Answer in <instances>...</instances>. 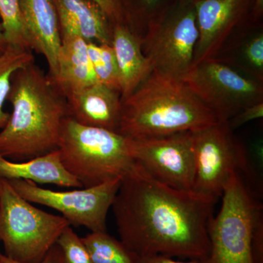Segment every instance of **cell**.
Segmentation results:
<instances>
[{
    "label": "cell",
    "mask_w": 263,
    "mask_h": 263,
    "mask_svg": "<svg viewBox=\"0 0 263 263\" xmlns=\"http://www.w3.org/2000/svg\"><path fill=\"white\" fill-rule=\"evenodd\" d=\"M103 10L109 21L114 25L124 24V5L122 0H94Z\"/></svg>",
    "instance_id": "25"
},
{
    "label": "cell",
    "mask_w": 263,
    "mask_h": 263,
    "mask_svg": "<svg viewBox=\"0 0 263 263\" xmlns=\"http://www.w3.org/2000/svg\"><path fill=\"white\" fill-rule=\"evenodd\" d=\"M65 263H93L86 246L70 226L62 231L57 241Z\"/></svg>",
    "instance_id": "23"
},
{
    "label": "cell",
    "mask_w": 263,
    "mask_h": 263,
    "mask_svg": "<svg viewBox=\"0 0 263 263\" xmlns=\"http://www.w3.org/2000/svg\"><path fill=\"white\" fill-rule=\"evenodd\" d=\"M112 46L115 52L120 79L122 100L133 94L152 72L145 57L142 41L124 24L114 25Z\"/></svg>",
    "instance_id": "17"
},
{
    "label": "cell",
    "mask_w": 263,
    "mask_h": 263,
    "mask_svg": "<svg viewBox=\"0 0 263 263\" xmlns=\"http://www.w3.org/2000/svg\"><path fill=\"white\" fill-rule=\"evenodd\" d=\"M221 197L219 214L208 224L210 250L200 263H254L251 238L262 205L240 174L232 176Z\"/></svg>",
    "instance_id": "6"
},
{
    "label": "cell",
    "mask_w": 263,
    "mask_h": 263,
    "mask_svg": "<svg viewBox=\"0 0 263 263\" xmlns=\"http://www.w3.org/2000/svg\"><path fill=\"white\" fill-rule=\"evenodd\" d=\"M216 202L164 184L137 163L122 178L111 209L121 241L139 257L202 260L210 250L208 224Z\"/></svg>",
    "instance_id": "1"
},
{
    "label": "cell",
    "mask_w": 263,
    "mask_h": 263,
    "mask_svg": "<svg viewBox=\"0 0 263 263\" xmlns=\"http://www.w3.org/2000/svg\"><path fill=\"white\" fill-rule=\"evenodd\" d=\"M250 0H197L194 2L198 40L193 65L213 58L232 29L245 14Z\"/></svg>",
    "instance_id": "12"
},
{
    "label": "cell",
    "mask_w": 263,
    "mask_h": 263,
    "mask_svg": "<svg viewBox=\"0 0 263 263\" xmlns=\"http://www.w3.org/2000/svg\"><path fill=\"white\" fill-rule=\"evenodd\" d=\"M191 133L196 163L192 191L218 200L233 175L250 174L247 151L228 122L218 121Z\"/></svg>",
    "instance_id": "7"
},
{
    "label": "cell",
    "mask_w": 263,
    "mask_h": 263,
    "mask_svg": "<svg viewBox=\"0 0 263 263\" xmlns=\"http://www.w3.org/2000/svg\"><path fill=\"white\" fill-rule=\"evenodd\" d=\"M0 178L82 188L80 182L64 167L58 150L22 162L7 160L0 156Z\"/></svg>",
    "instance_id": "18"
},
{
    "label": "cell",
    "mask_w": 263,
    "mask_h": 263,
    "mask_svg": "<svg viewBox=\"0 0 263 263\" xmlns=\"http://www.w3.org/2000/svg\"><path fill=\"white\" fill-rule=\"evenodd\" d=\"M195 1H197V0H195V1H194V2H195Z\"/></svg>",
    "instance_id": "33"
},
{
    "label": "cell",
    "mask_w": 263,
    "mask_h": 263,
    "mask_svg": "<svg viewBox=\"0 0 263 263\" xmlns=\"http://www.w3.org/2000/svg\"><path fill=\"white\" fill-rule=\"evenodd\" d=\"M0 18L8 44L29 49L21 21L19 0H0Z\"/></svg>",
    "instance_id": "22"
},
{
    "label": "cell",
    "mask_w": 263,
    "mask_h": 263,
    "mask_svg": "<svg viewBox=\"0 0 263 263\" xmlns=\"http://www.w3.org/2000/svg\"><path fill=\"white\" fill-rule=\"evenodd\" d=\"M65 98L69 117L79 124L118 133L122 115V97L117 90L97 82Z\"/></svg>",
    "instance_id": "14"
},
{
    "label": "cell",
    "mask_w": 263,
    "mask_h": 263,
    "mask_svg": "<svg viewBox=\"0 0 263 263\" xmlns=\"http://www.w3.org/2000/svg\"><path fill=\"white\" fill-rule=\"evenodd\" d=\"M0 263H23L13 260L0 252ZM37 263H65L60 247L56 243L48 251L42 261Z\"/></svg>",
    "instance_id": "28"
},
{
    "label": "cell",
    "mask_w": 263,
    "mask_h": 263,
    "mask_svg": "<svg viewBox=\"0 0 263 263\" xmlns=\"http://www.w3.org/2000/svg\"><path fill=\"white\" fill-rule=\"evenodd\" d=\"M263 10V0H255V5H254V12L256 15H260L262 14Z\"/></svg>",
    "instance_id": "31"
},
{
    "label": "cell",
    "mask_w": 263,
    "mask_h": 263,
    "mask_svg": "<svg viewBox=\"0 0 263 263\" xmlns=\"http://www.w3.org/2000/svg\"><path fill=\"white\" fill-rule=\"evenodd\" d=\"M262 117L263 102L247 107L228 121V124L233 130L246 123L254 120V119H260Z\"/></svg>",
    "instance_id": "27"
},
{
    "label": "cell",
    "mask_w": 263,
    "mask_h": 263,
    "mask_svg": "<svg viewBox=\"0 0 263 263\" xmlns=\"http://www.w3.org/2000/svg\"><path fill=\"white\" fill-rule=\"evenodd\" d=\"M181 81L219 122H228L247 107L263 102L259 83L213 58L192 65Z\"/></svg>",
    "instance_id": "8"
},
{
    "label": "cell",
    "mask_w": 263,
    "mask_h": 263,
    "mask_svg": "<svg viewBox=\"0 0 263 263\" xmlns=\"http://www.w3.org/2000/svg\"><path fill=\"white\" fill-rule=\"evenodd\" d=\"M251 251L254 263H263V211L259 210L254 221L252 238Z\"/></svg>",
    "instance_id": "24"
},
{
    "label": "cell",
    "mask_w": 263,
    "mask_h": 263,
    "mask_svg": "<svg viewBox=\"0 0 263 263\" xmlns=\"http://www.w3.org/2000/svg\"><path fill=\"white\" fill-rule=\"evenodd\" d=\"M56 77L51 79L65 96L80 91L97 81L88 53V42L82 37L61 32Z\"/></svg>",
    "instance_id": "16"
},
{
    "label": "cell",
    "mask_w": 263,
    "mask_h": 263,
    "mask_svg": "<svg viewBox=\"0 0 263 263\" xmlns=\"http://www.w3.org/2000/svg\"><path fill=\"white\" fill-rule=\"evenodd\" d=\"M60 32L70 33L86 42L112 45L113 24L94 0H51Z\"/></svg>",
    "instance_id": "15"
},
{
    "label": "cell",
    "mask_w": 263,
    "mask_h": 263,
    "mask_svg": "<svg viewBox=\"0 0 263 263\" xmlns=\"http://www.w3.org/2000/svg\"><path fill=\"white\" fill-rule=\"evenodd\" d=\"M21 21L29 49L47 62L50 79L57 76L61 32L51 0H19Z\"/></svg>",
    "instance_id": "13"
},
{
    "label": "cell",
    "mask_w": 263,
    "mask_h": 263,
    "mask_svg": "<svg viewBox=\"0 0 263 263\" xmlns=\"http://www.w3.org/2000/svg\"><path fill=\"white\" fill-rule=\"evenodd\" d=\"M8 46V43H7L6 39H5L3 25H2L1 22H0V54L6 50Z\"/></svg>",
    "instance_id": "30"
},
{
    "label": "cell",
    "mask_w": 263,
    "mask_h": 263,
    "mask_svg": "<svg viewBox=\"0 0 263 263\" xmlns=\"http://www.w3.org/2000/svg\"><path fill=\"white\" fill-rule=\"evenodd\" d=\"M8 101L12 113L0 132V156L14 162L31 160L58 148L67 100L34 62L13 74Z\"/></svg>",
    "instance_id": "2"
},
{
    "label": "cell",
    "mask_w": 263,
    "mask_h": 263,
    "mask_svg": "<svg viewBox=\"0 0 263 263\" xmlns=\"http://www.w3.org/2000/svg\"><path fill=\"white\" fill-rule=\"evenodd\" d=\"M57 150L64 167L82 188L122 179L137 165L127 137L83 125L70 117L62 122Z\"/></svg>",
    "instance_id": "4"
},
{
    "label": "cell",
    "mask_w": 263,
    "mask_h": 263,
    "mask_svg": "<svg viewBox=\"0 0 263 263\" xmlns=\"http://www.w3.org/2000/svg\"><path fill=\"white\" fill-rule=\"evenodd\" d=\"M218 122L214 114L179 79L151 72L122 100L118 133L131 139L193 131Z\"/></svg>",
    "instance_id": "3"
},
{
    "label": "cell",
    "mask_w": 263,
    "mask_h": 263,
    "mask_svg": "<svg viewBox=\"0 0 263 263\" xmlns=\"http://www.w3.org/2000/svg\"><path fill=\"white\" fill-rule=\"evenodd\" d=\"M32 62L34 55L28 48L8 45L0 54V129L5 127L10 117L4 105L9 95L12 77L19 69Z\"/></svg>",
    "instance_id": "20"
},
{
    "label": "cell",
    "mask_w": 263,
    "mask_h": 263,
    "mask_svg": "<svg viewBox=\"0 0 263 263\" xmlns=\"http://www.w3.org/2000/svg\"><path fill=\"white\" fill-rule=\"evenodd\" d=\"M70 226L62 216L43 212L0 178V241L5 255L23 263H37Z\"/></svg>",
    "instance_id": "5"
},
{
    "label": "cell",
    "mask_w": 263,
    "mask_h": 263,
    "mask_svg": "<svg viewBox=\"0 0 263 263\" xmlns=\"http://www.w3.org/2000/svg\"><path fill=\"white\" fill-rule=\"evenodd\" d=\"M198 35L194 5L153 26L142 41L152 72L181 80L193 65Z\"/></svg>",
    "instance_id": "11"
},
{
    "label": "cell",
    "mask_w": 263,
    "mask_h": 263,
    "mask_svg": "<svg viewBox=\"0 0 263 263\" xmlns=\"http://www.w3.org/2000/svg\"><path fill=\"white\" fill-rule=\"evenodd\" d=\"M93 263H138L139 256L105 232H91L81 238Z\"/></svg>",
    "instance_id": "19"
},
{
    "label": "cell",
    "mask_w": 263,
    "mask_h": 263,
    "mask_svg": "<svg viewBox=\"0 0 263 263\" xmlns=\"http://www.w3.org/2000/svg\"><path fill=\"white\" fill-rule=\"evenodd\" d=\"M246 58L255 68L262 71L263 69V35L259 34L249 41L246 46Z\"/></svg>",
    "instance_id": "26"
},
{
    "label": "cell",
    "mask_w": 263,
    "mask_h": 263,
    "mask_svg": "<svg viewBox=\"0 0 263 263\" xmlns=\"http://www.w3.org/2000/svg\"><path fill=\"white\" fill-rule=\"evenodd\" d=\"M88 53L97 81L120 92V79L112 45L88 43Z\"/></svg>",
    "instance_id": "21"
},
{
    "label": "cell",
    "mask_w": 263,
    "mask_h": 263,
    "mask_svg": "<svg viewBox=\"0 0 263 263\" xmlns=\"http://www.w3.org/2000/svg\"><path fill=\"white\" fill-rule=\"evenodd\" d=\"M144 3H146L148 5H155V3H157V2L160 1V0H143Z\"/></svg>",
    "instance_id": "32"
},
{
    "label": "cell",
    "mask_w": 263,
    "mask_h": 263,
    "mask_svg": "<svg viewBox=\"0 0 263 263\" xmlns=\"http://www.w3.org/2000/svg\"><path fill=\"white\" fill-rule=\"evenodd\" d=\"M8 181L27 201L61 213L70 226L85 227L91 232H105L107 215L122 179L110 180L92 187L66 192L41 187L37 183L27 180Z\"/></svg>",
    "instance_id": "9"
},
{
    "label": "cell",
    "mask_w": 263,
    "mask_h": 263,
    "mask_svg": "<svg viewBox=\"0 0 263 263\" xmlns=\"http://www.w3.org/2000/svg\"><path fill=\"white\" fill-rule=\"evenodd\" d=\"M138 263H200V260L190 259L186 262L175 260L173 257L162 254H152V255L141 256L138 258Z\"/></svg>",
    "instance_id": "29"
},
{
    "label": "cell",
    "mask_w": 263,
    "mask_h": 263,
    "mask_svg": "<svg viewBox=\"0 0 263 263\" xmlns=\"http://www.w3.org/2000/svg\"><path fill=\"white\" fill-rule=\"evenodd\" d=\"M129 139L132 157L150 176L176 190H193L196 163L191 131Z\"/></svg>",
    "instance_id": "10"
}]
</instances>
